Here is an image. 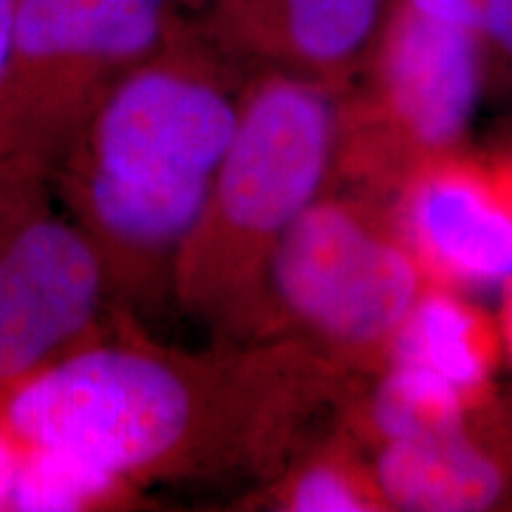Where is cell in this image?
I'll return each mask as SVG.
<instances>
[{
	"label": "cell",
	"instance_id": "cell-13",
	"mask_svg": "<svg viewBox=\"0 0 512 512\" xmlns=\"http://www.w3.org/2000/svg\"><path fill=\"white\" fill-rule=\"evenodd\" d=\"M463 396L430 370L392 363L370 403V420L382 441L460 432Z\"/></svg>",
	"mask_w": 512,
	"mask_h": 512
},
{
	"label": "cell",
	"instance_id": "cell-18",
	"mask_svg": "<svg viewBox=\"0 0 512 512\" xmlns=\"http://www.w3.org/2000/svg\"><path fill=\"white\" fill-rule=\"evenodd\" d=\"M508 337L512 344V294H510V304H508Z\"/></svg>",
	"mask_w": 512,
	"mask_h": 512
},
{
	"label": "cell",
	"instance_id": "cell-2",
	"mask_svg": "<svg viewBox=\"0 0 512 512\" xmlns=\"http://www.w3.org/2000/svg\"><path fill=\"white\" fill-rule=\"evenodd\" d=\"M245 69L181 24L102 98L53 174L105 266L114 311L174 299V268L240 121Z\"/></svg>",
	"mask_w": 512,
	"mask_h": 512
},
{
	"label": "cell",
	"instance_id": "cell-9",
	"mask_svg": "<svg viewBox=\"0 0 512 512\" xmlns=\"http://www.w3.org/2000/svg\"><path fill=\"white\" fill-rule=\"evenodd\" d=\"M408 245L427 266L467 285L512 278V209L479 181L432 174L408 190Z\"/></svg>",
	"mask_w": 512,
	"mask_h": 512
},
{
	"label": "cell",
	"instance_id": "cell-3",
	"mask_svg": "<svg viewBox=\"0 0 512 512\" xmlns=\"http://www.w3.org/2000/svg\"><path fill=\"white\" fill-rule=\"evenodd\" d=\"M337 136L332 86L285 72L247 79L235 136L174 268V302L211 339H264L273 254L320 197Z\"/></svg>",
	"mask_w": 512,
	"mask_h": 512
},
{
	"label": "cell",
	"instance_id": "cell-15",
	"mask_svg": "<svg viewBox=\"0 0 512 512\" xmlns=\"http://www.w3.org/2000/svg\"><path fill=\"white\" fill-rule=\"evenodd\" d=\"M425 15L458 24L479 43L512 57V0H401Z\"/></svg>",
	"mask_w": 512,
	"mask_h": 512
},
{
	"label": "cell",
	"instance_id": "cell-6",
	"mask_svg": "<svg viewBox=\"0 0 512 512\" xmlns=\"http://www.w3.org/2000/svg\"><path fill=\"white\" fill-rule=\"evenodd\" d=\"M112 313L98 249L53 178L0 162V394L100 342Z\"/></svg>",
	"mask_w": 512,
	"mask_h": 512
},
{
	"label": "cell",
	"instance_id": "cell-7",
	"mask_svg": "<svg viewBox=\"0 0 512 512\" xmlns=\"http://www.w3.org/2000/svg\"><path fill=\"white\" fill-rule=\"evenodd\" d=\"M392 0H176V22L247 74L335 88L373 50Z\"/></svg>",
	"mask_w": 512,
	"mask_h": 512
},
{
	"label": "cell",
	"instance_id": "cell-16",
	"mask_svg": "<svg viewBox=\"0 0 512 512\" xmlns=\"http://www.w3.org/2000/svg\"><path fill=\"white\" fill-rule=\"evenodd\" d=\"M24 453H27V444L19 441L8 427L0 422V508H10L12 491H15V482L22 467Z\"/></svg>",
	"mask_w": 512,
	"mask_h": 512
},
{
	"label": "cell",
	"instance_id": "cell-4",
	"mask_svg": "<svg viewBox=\"0 0 512 512\" xmlns=\"http://www.w3.org/2000/svg\"><path fill=\"white\" fill-rule=\"evenodd\" d=\"M176 0H17L0 162L53 178L102 98L169 38Z\"/></svg>",
	"mask_w": 512,
	"mask_h": 512
},
{
	"label": "cell",
	"instance_id": "cell-1",
	"mask_svg": "<svg viewBox=\"0 0 512 512\" xmlns=\"http://www.w3.org/2000/svg\"><path fill=\"white\" fill-rule=\"evenodd\" d=\"M335 377V361L299 339L181 349L114 311L100 342L0 394V422L27 446L74 453L140 489H256L292 458Z\"/></svg>",
	"mask_w": 512,
	"mask_h": 512
},
{
	"label": "cell",
	"instance_id": "cell-17",
	"mask_svg": "<svg viewBox=\"0 0 512 512\" xmlns=\"http://www.w3.org/2000/svg\"><path fill=\"white\" fill-rule=\"evenodd\" d=\"M17 0H0V81H3L5 67H8L12 29H15Z\"/></svg>",
	"mask_w": 512,
	"mask_h": 512
},
{
	"label": "cell",
	"instance_id": "cell-8",
	"mask_svg": "<svg viewBox=\"0 0 512 512\" xmlns=\"http://www.w3.org/2000/svg\"><path fill=\"white\" fill-rule=\"evenodd\" d=\"M482 86V43L470 31L396 0L375 48L370 114L415 147H444L465 131Z\"/></svg>",
	"mask_w": 512,
	"mask_h": 512
},
{
	"label": "cell",
	"instance_id": "cell-5",
	"mask_svg": "<svg viewBox=\"0 0 512 512\" xmlns=\"http://www.w3.org/2000/svg\"><path fill=\"white\" fill-rule=\"evenodd\" d=\"M420 271L401 242L354 204L318 197L287 230L266 280L264 339L290 337L325 356L392 347L418 304Z\"/></svg>",
	"mask_w": 512,
	"mask_h": 512
},
{
	"label": "cell",
	"instance_id": "cell-10",
	"mask_svg": "<svg viewBox=\"0 0 512 512\" xmlns=\"http://www.w3.org/2000/svg\"><path fill=\"white\" fill-rule=\"evenodd\" d=\"M384 503L401 510L470 512L501 494V475L460 432L384 441L375 465Z\"/></svg>",
	"mask_w": 512,
	"mask_h": 512
},
{
	"label": "cell",
	"instance_id": "cell-11",
	"mask_svg": "<svg viewBox=\"0 0 512 512\" xmlns=\"http://www.w3.org/2000/svg\"><path fill=\"white\" fill-rule=\"evenodd\" d=\"M389 349L392 363L430 370L463 394L479 387L486 375L477 320L448 294H422Z\"/></svg>",
	"mask_w": 512,
	"mask_h": 512
},
{
	"label": "cell",
	"instance_id": "cell-14",
	"mask_svg": "<svg viewBox=\"0 0 512 512\" xmlns=\"http://www.w3.org/2000/svg\"><path fill=\"white\" fill-rule=\"evenodd\" d=\"M254 508L290 512H361L384 503L377 482H366L344 458L330 453L287 460L283 470L245 498Z\"/></svg>",
	"mask_w": 512,
	"mask_h": 512
},
{
	"label": "cell",
	"instance_id": "cell-12",
	"mask_svg": "<svg viewBox=\"0 0 512 512\" xmlns=\"http://www.w3.org/2000/svg\"><path fill=\"white\" fill-rule=\"evenodd\" d=\"M143 489L60 448L27 446L10 510H126Z\"/></svg>",
	"mask_w": 512,
	"mask_h": 512
}]
</instances>
